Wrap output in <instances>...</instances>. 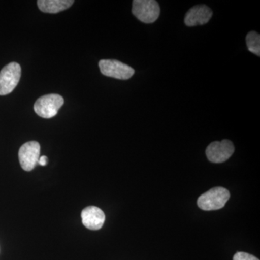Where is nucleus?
<instances>
[{"instance_id": "f257e3e1", "label": "nucleus", "mask_w": 260, "mask_h": 260, "mask_svg": "<svg viewBox=\"0 0 260 260\" xmlns=\"http://www.w3.org/2000/svg\"><path fill=\"white\" fill-rule=\"evenodd\" d=\"M230 198V192L223 187H214L200 196L198 205L205 211L221 209Z\"/></svg>"}, {"instance_id": "f03ea898", "label": "nucleus", "mask_w": 260, "mask_h": 260, "mask_svg": "<svg viewBox=\"0 0 260 260\" xmlns=\"http://www.w3.org/2000/svg\"><path fill=\"white\" fill-rule=\"evenodd\" d=\"M64 102L63 97L58 94L43 95L34 104V111L41 117L50 119L56 115Z\"/></svg>"}, {"instance_id": "7ed1b4c3", "label": "nucleus", "mask_w": 260, "mask_h": 260, "mask_svg": "<svg viewBox=\"0 0 260 260\" xmlns=\"http://www.w3.org/2000/svg\"><path fill=\"white\" fill-rule=\"evenodd\" d=\"M133 15L145 23H153L160 15V6L155 0H135L133 2Z\"/></svg>"}, {"instance_id": "20e7f679", "label": "nucleus", "mask_w": 260, "mask_h": 260, "mask_svg": "<svg viewBox=\"0 0 260 260\" xmlns=\"http://www.w3.org/2000/svg\"><path fill=\"white\" fill-rule=\"evenodd\" d=\"M21 68L17 62H11L0 71V95H6L13 91L20 81Z\"/></svg>"}, {"instance_id": "39448f33", "label": "nucleus", "mask_w": 260, "mask_h": 260, "mask_svg": "<svg viewBox=\"0 0 260 260\" xmlns=\"http://www.w3.org/2000/svg\"><path fill=\"white\" fill-rule=\"evenodd\" d=\"M99 68L103 75L119 80H128L135 74V70L129 65L114 59H102Z\"/></svg>"}, {"instance_id": "423d86ee", "label": "nucleus", "mask_w": 260, "mask_h": 260, "mask_svg": "<svg viewBox=\"0 0 260 260\" xmlns=\"http://www.w3.org/2000/svg\"><path fill=\"white\" fill-rule=\"evenodd\" d=\"M234 144L229 140L215 141L206 149L207 158L210 162L220 164L226 161L234 153Z\"/></svg>"}, {"instance_id": "0eeeda50", "label": "nucleus", "mask_w": 260, "mask_h": 260, "mask_svg": "<svg viewBox=\"0 0 260 260\" xmlns=\"http://www.w3.org/2000/svg\"><path fill=\"white\" fill-rule=\"evenodd\" d=\"M41 147L37 141H30L20 147L18 152L19 161L23 170L32 171L40 158Z\"/></svg>"}, {"instance_id": "6e6552de", "label": "nucleus", "mask_w": 260, "mask_h": 260, "mask_svg": "<svg viewBox=\"0 0 260 260\" xmlns=\"http://www.w3.org/2000/svg\"><path fill=\"white\" fill-rule=\"evenodd\" d=\"M213 16V11L205 5H196L186 13L184 23L189 27L205 25Z\"/></svg>"}, {"instance_id": "1a4fd4ad", "label": "nucleus", "mask_w": 260, "mask_h": 260, "mask_svg": "<svg viewBox=\"0 0 260 260\" xmlns=\"http://www.w3.org/2000/svg\"><path fill=\"white\" fill-rule=\"evenodd\" d=\"M81 218L84 226L90 230L96 231L102 229L104 225L106 216L100 208L88 206L82 211Z\"/></svg>"}, {"instance_id": "9d476101", "label": "nucleus", "mask_w": 260, "mask_h": 260, "mask_svg": "<svg viewBox=\"0 0 260 260\" xmlns=\"http://www.w3.org/2000/svg\"><path fill=\"white\" fill-rule=\"evenodd\" d=\"M74 3L73 0H39L38 7L47 13H57L68 9Z\"/></svg>"}, {"instance_id": "9b49d317", "label": "nucleus", "mask_w": 260, "mask_h": 260, "mask_svg": "<svg viewBox=\"0 0 260 260\" xmlns=\"http://www.w3.org/2000/svg\"><path fill=\"white\" fill-rule=\"evenodd\" d=\"M248 50L255 55L260 56V36L255 31H251L246 38Z\"/></svg>"}, {"instance_id": "f8f14e48", "label": "nucleus", "mask_w": 260, "mask_h": 260, "mask_svg": "<svg viewBox=\"0 0 260 260\" xmlns=\"http://www.w3.org/2000/svg\"><path fill=\"white\" fill-rule=\"evenodd\" d=\"M233 260H259L256 256L246 252H237L234 256Z\"/></svg>"}, {"instance_id": "ddd939ff", "label": "nucleus", "mask_w": 260, "mask_h": 260, "mask_svg": "<svg viewBox=\"0 0 260 260\" xmlns=\"http://www.w3.org/2000/svg\"><path fill=\"white\" fill-rule=\"evenodd\" d=\"M48 162V158L46 155H42V156H40V158L39 159V161H38V164H39V165L43 166V167H44V166L47 165Z\"/></svg>"}]
</instances>
